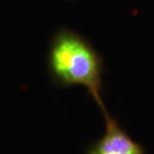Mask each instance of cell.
<instances>
[{"mask_svg": "<svg viewBox=\"0 0 154 154\" xmlns=\"http://www.w3.org/2000/svg\"><path fill=\"white\" fill-rule=\"evenodd\" d=\"M54 75L64 84L81 85L89 90L101 108V63L95 50L81 36L62 31L56 36L50 52Z\"/></svg>", "mask_w": 154, "mask_h": 154, "instance_id": "cell-1", "label": "cell"}, {"mask_svg": "<svg viewBox=\"0 0 154 154\" xmlns=\"http://www.w3.org/2000/svg\"><path fill=\"white\" fill-rule=\"evenodd\" d=\"M102 110L106 121L105 134L93 146L89 154H142L140 146L119 127L114 119L107 114L105 108Z\"/></svg>", "mask_w": 154, "mask_h": 154, "instance_id": "cell-2", "label": "cell"}]
</instances>
